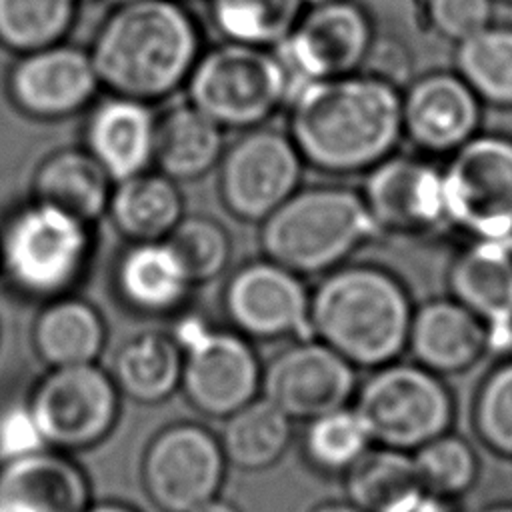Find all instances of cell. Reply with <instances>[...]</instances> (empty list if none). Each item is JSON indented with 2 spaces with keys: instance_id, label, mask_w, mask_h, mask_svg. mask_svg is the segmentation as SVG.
Masks as SVG:
<instances>
[{
  "instance_id": "obj_17",
  "label": "cell",
  "mask_w": 512,
  "mask_h": 512,
  "mask_svg": "<svg viewBox=\"0 0 512 512\" xmlns=\"http://www.w3.org/2000/svg\"><path fill=\"white\" fill-rule=\"evenodd\" d=\"M362 198L380 232L420 234L446 222L442 172L416 158L376 164Z\"/></svg>"
},
{
  "instance_id": "obj_44",
  "label": "cell",
  "mask_w": 512,
  "mask_h": 512,
  "mask_svg": "<svg viewBox=\"0 0 512 512\" xmlns=\"http://www.w3.org/2000/svg\"><path fill=\"white\" fill-rule=\"evenodd\" d=\"M482 512H512V504H492L486 506Z\"/></svg>"
},
{
  "instance_id": "obj_6",
  "label": "cell",
  "mask_w": 512,
  "mask_h": 512,
  "mask_svg": "<svg viewBox=\"0 0 512 512\" xmlns=\"http://www.w3.org/2000/svg\"><path fill=\"white\" fill-rule=\"evenodd\" d=\"M288 90L290 72L278 56L238 42L202 54L188 78L190 104L234 128L260 124Z\"/></svg>"
},
{
  "instance_id": "obj_26",
  "label": "cell",
  "mask_w": 512,
  "mask_h": 512,
  "mask_svg": "<svg viewBox=\"0 0 512 512\" xmlns=\"http://www.w3.org/2000/svg\"><path fill=\"white\" fill-rule=\"evenodd\" d=\"M454 300L486 326L512 324V252L502 242H476L450 270Z\"/></svg>"
},
{
  "instance_id": "obj_19",
  "label": "cell",
  "mask_w": 512,
  "mask_h": 512,
  "mask_svg": "<svg viewBox=\"0 0 512 512\" xmlns=\"http://www.w3.org/2000/svg\"><path fill=\"white\" fill-rule=\"evenodd\" d=\"M88 498L78 464L50 448L0 468V512H84Z\"/></svg>"
},
{
  "instance_id": "obj_35",
  "label": "cell",
  "mask_w": 512,
  "mask_h": 512,
  "mask_svg": "<svg viewBox=\"0 0 512 512\" xmlns=\"http://www.w3.org/2000/svg\"><path fill=\"white\" fill-rule=\"evenodd\" d=\"M412 458L422 490L446 500L468 492L480 470L474 448L448 432L414 450Z\"/></svg>"
},
{
  "instance_id": "obj_32",
  "label": "cell",
  "mask_w": 512,
  "mask_h": 512,
  "mask_svg": "<svg viewBox=\"0 0 512 512\" xmlns=\"http://www.w3.org/2000/svg\"><path fill=\"white\" fill-rule=\"evenodd\" d=\"M76 0H0V46L14 56L64 42Z\"/></svg>"
},
{
  "instance_id": "obj_40",
  "label": "cell",
  "mask_w": 512,
  "mask_h": 512,
  "mask_svg": "<svg viewBox=\"0 0 512 512\" xmlns=\"http://www.w3.org/2000/svg\"><path fill=\"white\" fill-rule=\"evenodd\" d=\"M394 512H452V508L446 498H440V496H434L428 492H420L418 496H414L412 500H408Z\"/></svg>"
},
{
  "instance_id": "obj_7",
  "label": "cell",
  "mask_w": 512,
  "mask_h": 512,
  "mask_svg": "<svg viewBox=\"0 0 512 512\" xmlns=\"http://www.w3.org/2000/svg\"><path fill=\"white\" fill-rule=\"evenodd\" d=\"M374 444L418 450L448 432L454 402L438 374L420 364H386L370 376L354 408Z\"/></svg>"
},
{
  "instance_id": "obj_1",
  "label": "cell",
  "mask_w": 512,
  "mask_h": 512,
  "mask_svg": "<svg viewBox=\"0 0 512 512\" xmlns=\"http://www.w3.org/2000/svg\"><path fill=\"white\" fill-rule=\"evenodd\" d=\"M402 136V96L374 74L304 82L292 102L290 138L302 160L326 172L374 168Z\"/></svg>"
},
{
  "instance_id": "obj_3",
  "label": "cell",
  "mask_w": 512,
  "mask_h": 512,
  "mask_svg": "<svg viewBox=\"0 0 512 512\" xmlns=\"http://www.w3.org/2000/svg\"><path fill=\"white\" fill-rule=\"evenodd\" d=\"M404 286L376 266L334 270L310 296V330L354 366H386L408 346Z\"/></svg>"
},
{
  "instance_id": "obj_11",
  "label": "cell",
  "mask_w": 512,
  "mask_h": 512,
  "mask_svg": "<svg viewBox=\"0 0 512 512\" xmlns=\"http://www.w3.org/2000/svg\"><path fill=\"white\" fill-rule=\"evenodd\" d=\"M100 88L88 50L66 42L18 54L4 76L10 106L34 122H60L80 114Z\"/></svg>"
},
{
  "instance_id": "obj_36",
  "label": "cell",
  "mask_w": 512,
  "mask_h": 512,
  "mask_svg": "<svg viewBox=\"0 0 512 512\" xmlns=\"http://www.w3.org/2000/svg\"><path fill=\"white\" fill-rule=\"evenodd\" d=\"M166 244L180 260L192 284L220 276L232 252L226 230L208 216H184L168 234Z\"/></svg>"
},
{
  "instance_id": "obj_33",
  "label": "cell",
  "mask_w": 512,
  "mask_h": 512,
  "mask_svg": "<svg viewBox=\"0 0 512 512\" xmlns=\"http://www.w3.org/2000/svg\"><path fill=\"white\" fill-rule=\"evenodd\" d=\"M370 444L372 438L360 414L346 406L308 420L302 440L308 462L326 474H346Z\"/></svg>"
},
{
  "instance_id": "obj_18",
  "label": "cell",
  "mask_w": 512,
  "mask_h": 512,
  "mask_svg": "<svg viewBox=\"0 0 512 512\" xmlns=\"http://www.w3.org/2000/svg\"><path fill=\"white\" fill-rule=\"evenodd\" d=\"M478 122L480 98L458 74H426L402 96V132L422 150L456 152Z\"/></svg>"
},
{
  "instance_id": "obj_12",
  "label": "cell",
  "mask_w": 512,
  "mask_h": 512,
  "mask_svg": "<svg viewBox=\"0 0 512 512\" xmlns=\"http://www.w3.org/2000/svg\"><path fill=\"white\" fill-rule=\"evenodd\" d=\"M300 174L302 156L290 136L252 130L224 154L220 194L234 216L262 222L296 192Z\"/></svg>"
},
{
  "instance_id": "obj_39",
  "label": "cell",
  "mask_w": 512,
  "mask_h": 512,
  "mask_svg": "<svg viewBox=\"0 0 512 512\" xmlns=\"http://www.w3.org/2000/svg\"><path fill=\"white\" fill-rule=\"evenodd\" d=\"M48 444L26 404H10L0 412V458L4 462L46 450Z\"/></svg>"
},
{
  "instance_id": "obj_9",
  "label": "cell",
  "mask_w": 512,
  "mask_h": 512,
  "mask_svg": "<svg viewBox=\"0 0 512 512\" xmlns=\"http://www.w3.org/2000/svg\"><path fill=\"white\" fill-rule=\"evenodd\" d=\"M28 406L48 448L82 450L112 432L120 410V390L98 362L48 368L36 382Z\"/></svg>"
},
{
  "instance_id": "obj_14",
  "label": "cell",
  "mask_w": 512,
  "mask_h": 512,
  "mask_svg": "<svg viewBox=\"0 0 512 512\" xmlns=\"http://www.w3.org/2000/svg\"><path fill=\"white\" fill-rule=\"evenodd\" d=\"M354 388V364L320 340L284 348L262 370L264 398L292 420H314L344 408Z\"/></svg>"
},
{
  "instance_id": "obj_8",
  "label": "cell",
  "mask_w": 512,
  "mask_h": 512,
  "mask_svg": "<svg viewBox=\"0 0 512 512\" xmlns=\"http://www.w3.org/2000/svg\"><path fill=\"white\" fill-rule=\"evenodd\" d=\"M446 222L476 242L512 240V140L486 134L460 146L442 172Z\"/></svg>"
},
{
  "instance_id": "obj_16",
  "label": "cell",
  "mask_w": 512,
  "mask_h": 512,
  "mask_svg": "<svg viewBox=\"0 0 512 512\" xmlns=\"http://www.w3.org/2000/svg\"><path fill=\"white\" fill-rule=\"evenodd\" d=\"M372 32L366 16L348 2L318 4L282 42L280 60L304 82L358 72L370 56Z\"/></svg>"
},
{
  "instance_id": "obj_46",
  "label": "cell",
  "mask_w": 512,
  "mask_h": 512,
  "mask_svg": "<svg viewBox=\"0 0 512 512\" xmlns=\"http://www.w3.org/2000/svg\"><path fill=\"white\" fill-rule=\"evenodd\" d=\"M308 2H312V4H326V2H332V0H308Z\"/></svg>"
},
{
  "instance_id": "obj_22",
  "label": "cell",
  "mask_w": 512,
  "mask_h": 512,
  "mask_svg": "<svg viewBox=\"0 0 512 512\" xmlns=\"http://www.w3.org/2000/svg\"><path fill=\"white\" fill-rule=\"evenodd\" d=\"M114 180L84 146L54 148L32 170L30 198L54 206L86 224L108 210Z\"/></svg>"
},
{
  "instance_id": "obj_42",
  "label": "cell",
  "mask_w": 512,
  "mask_h": 512,
  "mask_svg": "<svg viewBox=\"0 0 512 512\" xmlns=\"http://www.w3.org/2000/svg\"><path fill=\"white\" fill-rule=\"evenodd\" d=\"M312 512H364V510H360L356 504L348 500V502H324L316 506Z\"/></svg>"
},
{
  "instance_id": "obj_2",
  "label": "cell",
  "mask_w": 512,
  "mask_h": 512,
  "mask_svg": "<svg viewBox=\"0 0 512 512\" xmlns=\"http://www.w3.org/2000/svg\"><path fill=\"white\" fill-rule=\"evenodd\" d=\"M88 54L102 88L146 104L188 82L200 58L192 20L166 0L120 6L100 26Z\"/></svg>"
},
{
  "instance_id": "obj_28",
  "label": "cell",
  "mask_w": 512,
  "mask_h": 512,
  "mask_svg": "<svg viewBox=\"0 0 512 512\" xmlns=\"http://www.w3.org/2000/svg\"><path fill=\"white\" fill-rule=\"evenodd\" d=\"M184 352L160 330H146L128 338L114 356L112 378L128 398L158 404L174 394L182 382Z\"/></svg>"
},
{
  "instance_id": "obj_45",
  "label": "cell",
  "mask_w": 512,
  "mask_h": 512,
  "mask_svg": "<svg viewBox=\"0 0 512 512\" xmlns=\"http://www.w3.org/2000/svg\"><path fill=\"white\" fill-rule=\"evenodd\" d=\"M112 2H116L118 6H124V4H132V2H138V0H112Z\"/></svg>"
},
{
  "instance_id": "obj_23",
  "label": "cell",
  "mask_w": 512,
  "mask_h": 512,
  "mask_svg": "<svg viewBox=\"0 0 512 512\" xmlns=\"http://www.w3.org/2000/svg\"><path fill=\"white\" fill-rule=\"evenodd\" d=\"M106 342L102 312L74 292L42 302L30 324V346L46 368L96 364Z\"/></svg>"
},
{
  "instance_id": "obj_21",
  "label": "cell",
  "mask_w": 512,
  "mask_h": 512,
  "mask_svg": "<svg viewBox=\"0 0 512 512\" xmlns=\"http://www.w3.org/2000/svg\"><path fill=\"white\" fill-rule=\"evenodd\" d=\"M488 326L458 300H432L412 314L408 348L434 374L470 368L488 346Z\"/></svg>"
},
{
  "instance_id": "obj_34",
  "label": "cell",
  "mask_w": 512,
  "mask_h": 512,
  "mask_svg": "<svg viewBox=\"0 0 512 512\" xmlns=\"http://www.w3.org/2000/svg\"><path fill=\"white\" fill-rule=\"evenodd\" d=\"M304 0H212V16L230 42L282 44L298 22Z\"/></svg>"
},
{
  "instance_id": "obj_5",
  "label": "cell",
  "mask_w": 512,
  "mask_h": 512,
  "mask_svg": "<svg viewBox=\"0 0 512 512\" xmlns=\"http://www.w3.org/2000/svg\"><path fill=\"white\" fill-rule=\"evenodd\" d=\"M378 230L360 194L338 186L296 190L262 220L266 256L296 274L324 272Z\"/></svg>"
},
{
  "instance_id": "obj_47",
  "label": "cell",
  "mask_w": 512,
  "mask_h": 512,
  "mask_svg": "<svg viewBox=\"0 0 512 512\" xmlns=\"http://www.w3.org/2000/svg\"><path fill=\"white\" fill-rule=\"evenodd\" d=\"M508 2H512V0H508Z\"/></svg>"
},
{
  "instance_id": "obj_13",
  "label": "cell",
  "mask_w": 512,
  "mask_h": 512,
  "mask_svg": "<svg viewBox=\"0 0 512 512\" xmlns=\"http://www.w3.org/2000/svg\"><path fill=\"white\" fill-rule=\"evenodd\" d=\"M262 366L246 340L224 330H200L184 346L182 392L202 414L228 418L262 390Z\"/></svg>"
},
{
  "instance_id": "obj_25",
  "label": "cell",
  "mask_w": 512,
  "mask_h": 512,
  "mask_svg": "<svg viewBox=\"0 0 512 512\" xmlns=\"http://www.w3.org/2000/svg\"><path fill=\"white\" fill-rule=\"evenodd\" d=\"M114 284L124 304L146 314L174 310L192 286L166 240L132 242L116 264Z\"/></svg>"
},
{
  "instance_id": "obj_4",
  "label": "cell",
  "mask_w": 512,
  "mask_h": 512,
  "mask_svg": "<svg viewBox=\"0 0 512 512\" xmlns=\"http://www.w3.org/2000/svg\"><path fill=\"white\" fill-rule=\"evenodd\" d=\"M92 248L90 224L30 198L0 226V276L16 294L46 302L74 292Z\"/></svg>"
},
{
  "instance_id": "obj_20",
  "label": "cell",
  "mask_w": 512,
  "mask_h": 512,
  "mask_svg": "<svg viewBox=\"0 0 512 512\" xmlns=\"http://www.w3.org/2000/svg\"><path fill=\"white\" fill-rule=\"evenodd\" d=\"M156 120L146 102L112 96L100 102L84 126V148L114 182L146 172L154 162Z\"/></svg>"
},
{
  "instance_id": "obj_41",
  "label": "cell",
  "mask_w": 512,
  "mask_h": 512,
  "mask_svg": "<svg viewBox=\"0 0 512 512\" xmlns=\"http://www.w3.org/2000/svg\"><path fill=\"white\" fill-rule=\"evenodd\" d=\"M192 512H238V508L234 504H230V502H226V500L216 496V498L204 502L202 506L194 508Z\"/></svg>"
},
{
  "instance_id": "obj_31",
  "label": "cell",
  "mask_w": 512,
  "mask_h": 512,
  "mask_svg": "<svg viewBox=\"0 0 512 512\" xmlns=\"http://www.w3.org/2000/svg\"><path fill=\"white\" fill-rule=\"evenodd\" d=\"M456 74L494 106L512 108V28L486 26L458 42Z\"/></svg>"
},
{
  "instance_id": "obj_27",
  "label": "cell",
  "mask_w": 512,
  "mask_h": 512,
  "mask_svg": "<svg viewBox=\"0 0 512 512\" xmlns=\"http://www.w3.org/2000/svg\"><path fill=\"white\" fill-rule=\"evenodd\" d=\"M222 126L192 104L172 108L156 122L154 162L174 182L204 176L222 156Z\"/></svg>"
},
{
  "instance_id": "obj_43",
  "label": "cell",
  "mask_w": 512,
  "mask_h": 512,
  "mask_svg": "<svg viewBox=\"0 0 512 512\" xmlns=\"http://www.w3.org/2000/svg\"><path fill=\"white\" fill-rule=\"evenodd\" d=\"M84 512H136V510L120 502H100V504L88 506Z\"/></svg>"
},
{
  "instance_id": "obj_29",
  "label": "cell",
  "mask_w": 512,
  "mask_h": 512,
  "mask_svg": "<svg viewBox=\"0 0 512 512\" xmlns=\"http://www.w3.org/2000/svg\"><path fill=\"white\" fill-rule=\"evenodd\" d=\"M290 440L292 418L262 396L226 418L220 444L232 466L258 472L276 464Z\"/></svg>"
},
{
  "instance_id": "obj_38",
  "label": "cell",
  "mask_w": 512,
  "mask_h": 512,
  "mask_svg": "<svg viewBox=\"0 0 512 512\" xmlns=\"http://www.w3.org/2000/svg\"><path fill=\"white\" fill-rule=\"evenodd\" d=\"M490 16V0H430L434 28L454 42H462L490 26Z\"/></svg>"
},
{
  "instance_id": "obj_24",
  "label": "cell",
  "mask_w": 512,
  "mask_h": 512,
  "mask_svg": "<svg viewBox=\"0 0 512 512\" xmlns=\"http://www.w3.org/2000/svg\"><path fill=\"white\" fill-rule=\"evenodd\" d=\"M106 216L130 242H160L184 218L176 182L162 172H140L114 182Z\"/></svg>"
},
{
  "instance_id": "obj_37",
  "label": "cell",
  "mask_w": 512,
  "mask_h": 512,
  "mask_svg": "<svg viewBox=\"0 0 512 512\" xmlns=\"http://www.w3.org/2000/svg\"><path fill=\"white\" fill-rule=\"evenodd\" d=\"M474 428L492 452L512 458V360L482 382L474 402Z\"/></svg>"
},
{
  "instance_id": "obj_10",
  "label": "cell",
  "mask_w": 512,
  "mask_h": 512,
  "mask_svg": "<svg viewBox=\"0 0 512 512\" xmlns=\"http://www.w3.org/2000/svg\"><path fill=\"white\" fill-rule=\"evenodd\" d=\"M226 462L220 440L206 428L192 422L166 426L144 452V490L162 512H192L218 496Z\"/></svg>"
},
{
  "instance_id": "obj_30",
  "label": "cell",
  "mask_w": 512,
  "mask_h": 512,
  "mask_svg": "<svg viewBox=\"0 0 512 512\" xmlns=\"http://www.w3.org/2000/svg\"><path fill=\"white\" fill-rule=\"evenodd\" d=\"M344 476L348 500L364 512H394L424 492L414 458L404 450L370 448Z\"/></svg>"
},
{
  "instance_id": "obj_15",
  "label": "cell",
  "mask_w": 512,
  "mask_h": 512,
  "mask_svg": "<svg viewBox=\"0 0 512 512\" xmlns=\"http://www.w3.org/2000/svg\"><path fill=\"white\" fill-rule=\"evenodd\" d=\"M224 306L234 326L254 338L310 332V294L296 272L274 260L240 268L226 286Z\"/></svg>"
}]
</instances>
